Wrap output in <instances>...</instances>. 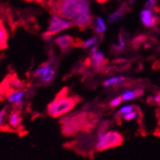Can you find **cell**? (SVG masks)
<instances>
[{
    "instance_id": "obj_5",
    "label": "cell",
    "mask_w": 160,
    "mask_h": 160,
    "mask_svg": "<svg viewBox=\"0 0 160 160\" xmlns=\"http://www.w3.org/2000/svg\"><path fill=\"white\" fill-rule=\"evenodd\" d=\"M33 75L42 84H50L56 78L57 69L54 62L48 61L41 63L38 67L35 69Z\"/></svg>"
},
{
    "instance_id": "obj_24",
    "label": "cell",
    "mask_w": 160,
    "mask_h": 160,
    "mask_svg": "<svg viewBox=\"0 0 160 160\" xmlns=\"http://www.w3.org/2000/svg\"><path fill=\"white\" fill-rule=\"evenodd\" d=\"M134 92V94H135V97L137 98V97H140V96H142L143 94H144V90L143 89H136V90H134L133 91Z\"/></svg>"
},
{
    "instance_id": "obj_3",
    "label": "cell",
    "mask_w": 160,
    "mask_h": 160,
    "mask_svg": "<svg viewBox=\"0 0 160 160\" xmlns=\"http://www.w3.org/2000/svg\"><path fill=\"white\" fill-rule=\"evenodd\" d=\"M123 144V136L117 132H99L95 149L97 152H104L106 150L121 146Z\"/></svg>"
},
{
    "instance_id": "obj_21",
    "label": "cell",
    "mask_w": 160,
    "mask_h": 160,
    "mask_svg": "<svg viewBox=\"0 0 160 160\" xmlns=\"http://www.w3.org/2000/svg\"><path fill=\"white\" fill-rule=\"evenodd\" d=\"M122 101H123V99L121 98V96L120 97H116L112 101H110L109 106H110V108H116V107L119 106L122 103Z\"/></svg>"
},
{
    "instance_id": "obj_19",
    "label": "cell",
    "mask_w": 160,
    "mask_h": 160,
    "mask_svg": "<svg viewBox=\"0 0 160 160\" xmlns=\"http://www.w3.org/2000/svg\"><path fill=\"white\" fill-rule=\"evenodd\" d=\"M137 115V111H134V110H132L129 111L126 114H124V120L125 121H130V120H133Z\"/></svg>"
},
{
    "instance_id": "obj_20",
    "label": "cell",
    "mask_w": 160,
    "mask_h": 160,
    "mask_svg": "<svg viewBox=\"0 0 160 160\" xmlns=\"http://www.w3.org/2000/svg\"><path fill=\"white\" fill-rule=\"evenodd\" d=\"M121 98H122L124 101H128V100H132V99H134V98H136V97H135V94H134L133 91H127V92H125L124 94H122Z\"/></svg>"
},
{
    "instance_id": "obj_16",
    "label": "cell",
    "mask_w": 160,
    "mask_h": 160,
    "mask_svg": "<svg viewBox=\"0 0 160 160\" xmlns=\"http://www.w3.org/2000/svg\"><path fill=\"white\" fill-rule=\"evenodd\" d=\"M8 113H9L8 107H4L0 109V129H2L6 126Z\"/></svg>"
},
{
    "instance_id": "obj_10",
    "label": "cell",
    "mask_w": 160,
    "mask_h": 160,
    "mask_svg": "<svg viewBox=\"0 0 160 160\" xmlns=\"http://www.w3.org/2000/svg\"><path fill=\"white\" fill-rule=\"evenodd\" d=\"M107 63V60L105 58V55L102 51H97L94 54L90 55L89 59V64H91L95 69H101Z\"/></svg>"
},
{
    "instance_id": "obj_14",
    "label": "cell",
    "mask_w": 160,
    "mask_h": 160,
    "mask_svg": "<svg viewBox=\"0 0 160 160\" xmlns=\"http://www.w3.org/2000/svg\"><path fill=\"white\" fill-rule=\"evenodd\" d=\"M123 16H124V10L123 9H120L118 10L117 12H115L113 13H111L110 16L108 17V22L109 23H115L119 21L120 19L123 18Z\"/></svg>"
},
{
    "instance_id": "obj_22",
    "label": "cell",
    "mask_w": 160,
    "mask_h": 160,
    "mask_svg": "<svg viewBox=\"0 0 160 160\" xmlns=\"http://www.w3.org/2000/svg\"><path fill=\"white\" fill-rule=\"evenodd\" d=\"M133 108H134V106H126V107L122 108L119 110V112H118L117 115H124V114H126V113H128V112H129V111L133 110Z\"/></svg>"
},
{
    "instance_id": "obj_18",
    "label": "cell",
    "mask_w": 160,
    "mask_h": 160,
    "mask_svg": "<svg viewBox=\"0 0 160 160\" xmlns=\"http://www.w3.org/2000/svg\"><path fill=\"white\" fill-rule=\"evenodd\" d=\"M118 42H119L118 44H117V45H115L114 50H115L116 53H121V52L124 50V48H125V41H124V38H122L121 35H120V37H119Z\"/></svg>"
},
{
    "instance_id": "obj_1",
    "label": "cell",
    "mask_w": 160,
    "mask_h": 160,
    "mask_svg": "<svg viewBox=\"0 0 160 160\" xmlns=\"http://www.w3.org/2000/svg\"><path fill=\"white\" fill-rule=\"evenodd\" d=\"M50 3L55 12L70 19L81 29L92 24L89 0H51Z\"/></svg>"
},
{
    "instance_id": "obj_25",
    "label": "cell",
    "mask_w": 160,
    "mask_h": 160,
    "mask_svg": "<svg viewBox=\"0 0 160 160\" xmlns=\"http://www.w3.org/2000/svg\"><path fill=\"white\" fill-rule=\"evenodd\" d=\"M153 101H154V104H157L160 106V93L156 94L153 98Z\"/></svg>"
},
{
    "instance_id": "obj_4",
    "label": "cell",
    "mask_w": 160,
    "mask_h": 160,
    "mask_svg": "<svg viewBox=\"0 0 160 160\" xmlns=\"http://www.w3.org/2000/svg\"><path fill=\"white\" fill-rule=\"evenodd\" d=\"M73 25H74L73 22L70 19L62 17L60 13L54 12V13L50 18L49 25L45 33L54 38L55 36L61 34L62 32L68 30V29H70Z\"/></svg>"
},
{
    "instance_id": "obj_12",
    "label": "cell",
    "mask_w": 160,
    "mask_h": 160,
    "mask_svg": "<svg viewBox=\"0 0 160 160\" xmlns=\"http://www.w3.org/2000/svg\"><path fill=\"white\" fill-rule=\"evenodd\" d=\"M94 30L98 35H103L107 31V25L105 20L101 17H97L94 20Z\"/></svg>"
},
{
    "instance_id": "obj_15",
    "label": "cell",
    "mask_w": 160,
    "mask_h": 160,
    "mask_svg": "<svg viewBox=\"0 0 160 160\" xmlns=\"http://www.w3.org/2000/svg\"><path fill=\"white\" fill-rule=\"evenodd\" d=\"M99 41V38L94 36V37H90L87 39H85L83 42H82V47L84 48V49H87V48H90L92 47L93 45L97 44V42Z\"/></svg>"
},
{
    "instance_id": "obj_2",
    "label": "cell",
    "mask_w": 160,
    "mask_h": 160,
    "mask_svg": "<svg viewBox=\"0 0 160 160\" xmlns=\"http://www.w3.org/2000/svg\"><path fill=\"white\" fill-rule=\"evenodd\" d=\"M78 102L79 101L76 97H71L65 93H61L47 106L46 112L52 118H61L71 112Z\"/></svg>"
},
{
    "instance_id": "obj_9",
    "label": "cell",
    "mask_w": 160,
    "mask_h": 160,
    "mask_svg": "<svg viewBox=\"0 0 160 160\" xmlns=\"http://www.w3.org/2000/svg\"><path fill=\"white\" fill-rule=\"evenodd\" d=\"M140 18L142 23L146 27H153L159 23V18L154 16V13L149 9L143 10L140 13Z\"/></svg>"
},
{
    "instance_id": "obj_23",
    "label": "cell",
    "mask_w": 160,
    "mask_h": 160,
    "mask_svg": "<svg viewBox=\"0 0 160 160\" xmlns=\"http://www.w3.org/2000/svg\"><path fill=\"white\" fill-rule=\"evenodd\" d=\"M156 5V1L155 0H148V1L146 2V4H145V8L146 9H153Z\"/></svg>"
},
{
    "instance_id": "obj_11",
    "label": "cell",
    "mask_w": 160,
    "mask_h": 160,
    "mask_svg": "<svg viewBox=\"0 0 160 160\" xmlns=\"http://www.w3.org/2000/svg\"><path fill=\"white\" fill-rule=\"evenodd\" d=\"M8 90H14V89H21L24 87V83L17 77H11L7 79Z\"/></svg>"
},
{
    "instance_id": "obj_13",
    "label": "cell",
    "mask_w": 160,
    "mask_h": 160,
    "mask_svg": "<svg viewBox=\"0 0 160 160\" xmlns=\"http://www.w3.org/2000/svg\"><path fill=\"white\" fill-rule=\"evenodd\" d=\"M8 42V32L3 24L0 23V49L6 47Z\"/></svg>"
},
{
    "instance_id": "obj_7",
    "label": "cell",
    "mask_w": 160,
    "mask_h": 160,
    "mask_svg": "<svg viewBox=\"0 0 160 160\" xmlns=\"http://www.w3.org/2000/svg\"><path fill=\"white\" fill-rule=\"evenodd\" d=\"M54 42L63 53L70 51L76 44L75 39L70 35H66V34H64V35L59 34V35L55 36L54 37Z\"/></svg>"
},
{
    "instance_id": "obj_6",
    "label": "cell",
    "mask_w": 160,
    "mask_h": 160,
    "mask_svg": "<svg viewBox=\"0 0 160 160\" xmlns=\"http://www.w3.org/2000/svg\"><path fill=\"white\" fill-rule=\"evenodd\" d=\"M26 98V91L21 89H14V90H8L6 93V99L8 103L17 109H20L23 105Z\"/></svg>"
},
{
    "instance_id": "obj_17",
    "label": "cell",
    "mask_w": 160,
    "mask_h": 160,
    "mask_svg": "<svg viewBox=\"0 0 160 160\" xmlns=\"http://www.w3.org/2000/svg\"><path fill=\"white\" fill-rule=\"evenodd\" d=\"M125 81V78L124 77H112L108 80H106L104 82H103V85L105 87H108L109 85H112V84H117V83H120L122 82Z\"/></svg>"
},
{
    "instance_id": "obj_8",
    "label": "cell",
    "mask_w": 160,
    "mask_h": 160,
    "mask_svg": "<svg viewBox=\"0 0 160 160\" xmlns=\"http://www.w3.org/2000/svg\"><path fill=\"white\" fill-rule=\"evenodd\" d=\"M21 122H22V118H21V114L19 112V109L14 108L13 110H11L8 113L6 126L9 128L13 129V130L18 129L21 126Z\"/></svg>"
}]
</instances>
